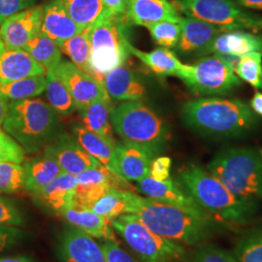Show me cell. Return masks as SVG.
I'll use <instances>...</instances> for the list:
<instances>
[{"instance_id":"obj_51","label":"cell","mask_w":262,"mask_h":262,"mask_svg":"<svg viewBox=\"0 0 262 262\" xmlns=\"http://www.w3.org/2000/svg\"><path fill=\"white\" fill-rule=\"evenodd\" d=\"M8 106H9L8 99L5 98L2 94H0V127L2 126L3 122L5 120L6 114L8 111Z\"/></svg>"},{"instance_id":"obj_26","label":"cell","mask_w":262,"mask_h":262,"mask_svg":"<svg viewBox=\"0 0 262 262\" xmlns=\"http://www.w3.org/2000/svg\"><path fill=\"white\" fill-rule=\"evenodd\" d=\"M72 133L76 140L94 159H96L105 168L111 171L120 179L117 164V143L90 131L84 125L77 124L72 127ZM125 181V180H123ZM127 182V181H126Z\"/></svg>"},{"instance_id":"obj_3","label":"cell","mask_w":262,"mask_h":262,"mask_svg":"<svg viewBox=\"0 0 262 262\" xmlns=\"http://www.w3.org/2000/svg\"><path fill=\"white\" fill-rule=\"evenodd\" d=\"M181 186L210 215L238 225L247 224L255 204L234 195L208 170L189 164L179 173Z\"/></svg>"},{"instance_id":"obj_42","label":"cell","mask_w":262,"mask_h":262,"mask_svg":"<svg viewBox=\"0 0 262 262\" xmlns=\"http://www.w3.org/2000/svg\"><path fill=\"white\" fill-rule=\"evenodd\" d=\"M27 223L21 208L12 199L0 194V225L24 226Z\"/></svg>"},{"instance_id":"obj_11","label":"cell","mask_w":262,"mask_h":262,"mask_svg":"<svg viewBox=\"0 0 262 262\" xmlns=\"http://www.w3.org/2000/svg\"><path fill=\"white\" fill-rule=\"evenodd\" d=\"M137 189L152 200L177 207L199 217L213 220L212 215L197 204L181 184L175 183L170 178L165 181H157L147 176L137 182Z\"/></svg>"},{"instance_id":"obj_27","label":"cell","mask_w":262,"mask_h":262,"mask_svg":"<svg viewBox=\"0 0 262 262\" xmlns=\"http://www.w3.org/2000/svg\"><path fill=\"white\" fill-rule=\"evenodd\" d=\"M26 170L25 190L30 194L52 183L62 171L55 156L44 149L43 154L24 164Z\"/></svg>"},{"instance_id":"obj_14","label":"cell","mask_w":262,"mask_h":262,"mask_svg":"<svg viewBox=\"0 0 262 262\" xmlns=\"http://www.w3.org/2000/svg\"><path fill=\"white\" fill-rule=\"evenodd\" d=\"M44 6H33L12 15L0 25V37L10 48L21 49L41 31Z\"/></svg>"},{"instance_id":"obj_9","label":"cell","mask_w":262,"mask_h":262,"mask_svg":"<svg viewBox=\"0 0 262 262\" xmlns=\"http://www.w3.org/2000/svg\"><path fill=\"white\" fill-rule=\"evenodd\" d=\"M178 78L190 92L204 96L230 94L242 84L232 61L221 55L202 56L192 64H185Z\"/></svg>"},{"instance_id":"obj_33","label":"cell","mask_w":262,"mask_h":262,"mask_svg":"<svg viewBox=\"0 0 262 262\" xmlns=\"http://www.w3.org/2000/svg\"><path fill=\"white\" fill-rule=\"evenodd\" d=\"M70 17L81 28L92 27L104 18L102 0H60Z\"/></svg>"},{"instance_id":"obj_36","label":"cell","mask_w":262,"mask_h":262,"mask_svg":"<svg viewBox=\"0 0 262 262\" xmlns=\"http://www.w3.org/2000/svg\"><path fill=\"white\" fill-rule=\"evenodd\" d=\"M234 69L241 81L257 90H262V52H253L240 56Z\"/></svg>"},{"instance_id":"obj_41","label":"cell","mask_w":262,"mask_h":262,"mask_svg":"<svg viewBox=\"0 0 262 262\" xmlns=\"http://www.w3.org/2000/svg\"><path fill=\"white\" fill-rule=\"evenodd\" d=\"M26 151L17 141L0 127V162L23 164Z\"/></svg>"},{"instance_id":"obj_34","label":"cell","mask_w":262,"mask_h":262,"mask_svg":"<svg viewBox=\"0 0 262 262\" xmlns=\"http://www.w3.org/2000/svg\"><path fill=\"white\" fill-rule=\"evenodd\" d=\"M46 79L47 88L45 92L47 94L49 105L55 110V112L63 116H68L75 112L77 107L71 94L53 70L46 72Z\"/></svg>"},{"instance_id":"obj_40","label":"cell","mask_w":262,"mask_h":262,"mask_svg":"<svg viewBox=\"0 0 262 262\" xmlns=\"http://www.w3.org/2000/svg\"><path fill=\"white\" fill-rule=\"evenodd\" d=\"M186 262H238L234 253L215 245L199 246Z\"/></svg>"},{"instance_id":"obj_50","label":"cell","mask_w":262,"mask_h":262,"mask_svg":"<svg viewBox=\"0 0 262 262\" xmlns=\"http://www.w3.org/2000/svg\"><path fill=\"white\" fill-rule=\"evenodd\" d=\"M237 3L245 8L262 10V0H237Z\"/></svg>"},{"instance_id":"obj_47","label":"cell","mask_w":262,"mask_h":262,"mask_svg":"<svg viewBox=\"0 0 262 262\" xmlns=\"http://www.w3.org/2000/svg\"><path fill=\"white\" fill-rule=\"evenodd\" d=\"M128 2L129 0H102L104 7L103 19L125 16Z\"/></svg>"},{"instance_id":"obj_32","label":"cell","mask_w":262,"mask_h":262,"mask_svg":"<svg viewBox=\"0 0 262 262\" xmlns=\"http://www.w3.org/2000/svg\"><path fill=\"white\" fill-rule=\"evenodd\" d=\"M46 76H28L0 84V94L8 100H24L39 96L46 91Z\"/></svg>"},{"instance_id":"obj_19","label":"cell","mask_w":262,"mask_h":262,"mask_svg":"<svg viewBox=\"0 0 262 262\" xmlns=\"http://www.w3.org/2000/svg\"><path fill=\"white\" fill-rule=\"evenodd\" d=\"M253 52H262V36L245 30H227L215 36L196 56L221 55L240 57Z\"/></svg>"},{"instance_id":"obj_29","label":"cell","mask_w":262,"mask_h":262,"mask_svg":"<svg viewBox=\"0 0 262 262\" xmlns=\"http://www.w3.org/2000/svg\"><path fill=\"white\" fill-rule=\"evenodd\" d=\"M112 106L110 98L97 99L84 106L79 110L84 126L90 131L115 141L113 136V126L111 123Z\"/></svg>"},{"instance_id":"obj_23","label":"cell","mask_w":262,"mask_h":262,"mask_svg":"<svg viewBox=\"0 0 262 262\" xmlns=\"http://www.w3.org/2000/svg\"><path fill=\"white\" fill-rule=\"evenodd\" d=\"M181 35L176 51L181 55H195L219 34L227 31L212 24L190 17L183 18L180 23Z\"/></svg>"},{"instance_id":"obj_25","label":"cell","mask_w":262,"mask_h":262,"mask_svg":"<svg viewBox=\"0 0 262 262\" xmlns=\"http://www.w3.org/2000/svg\"><path fill=\"white\" fill-rule=\"evenodd\" d=\"M58 216L67 225L82 230L94 239L118 241L111 222L89 208L73 205L62 211Z\"/></svg>"},{"instance_id":"obj_10","label":"cell","mask_w":262,"mask_h":262,"mask_svg":"<svg viewBox=\"0 0 262 262\" xmlns=\"http://www.w3.org/2000/svg\"><path fill=\"white\" fill-rule=\"evenodd\" d=\"M172 3L186 17L225 30L262 32V16L244 10L233 0H173Z\"/></svg>"},{"instance_id":"obj_43","label":"cell","mask_w":262,"mask_h":262,"mask_svg":"<svg viewBox=\"0 0 262 262\" xmlns=\"http://www.w3.org/2000/svg\"><path fill=\"white\" fill-rule=\"evenodd\" d=\"M100 246L107 262H140L122 248L119 241L102 240Z\"/></svg>"},{"instance_id":"obj_52","label":"cell","mask_w":262,"mask_h":262,"mask_svg":"<svg viewBox=\"0 0 262 262\" xmlns=\"http://www.w3.org/2000/svg\"><path fill=\"white\" fill-rule=\"evenodd\" d=\"M259 154H260V156H261L262 158V150H259Z\"/></svg>"},{"instance_id":"obj_1","label":"cell","mask_w":262,"mask_h":262,"mask_svg":"<svg viewBox=\"0 0 262 262\" xmlns=\"http://www.w3.org/2000/svg\"><path fill=\"white\" fill-rule=\"evenodd\" d=\"M126 214L137 216L152 232L173 242L197 246L215 231L211 219L199 217L186 211L125 190Z\"/></svg>"},{"instance_id":"obj_44","label":"cell","mask_w":262,"mask_h":262,"mask_svg":"<svg viewBox=\"0 0 262 262\" xmlns=\"http://www.w3.org/2000/svg\"><path fill=\"white\" fill-rule=\"evenodd\" d=\"M26 238V232L19 226L0 225V253L17 246Z\"/></svg>"},{"instance_id":"obj_45","label":"cell","mask_w":262,"mask_h":262,"mask_svg":"<svg viewBox=\"0 0 262 262\" xmlns=\"http://www.w3.org/2000/svg\"><path fill=\"white\" fill-rule=\"evenodd\" d=\"M35 1L36 0H0V25L12 15L35 6Z\"/></svg>"},{"instance_id":"obj_39","label":"cell","mask_w":262,"mask_h":262,"mask_svg":"<svg viewBox=\"0 0 262 262\" xmlns=\"http://www.w3.org/2000/svg\"><path fill=\"white\" fill-rule=\"evenodd\" d=\"M151 39L160 47L166 49L176 48L181 35L180 23L159 21L146 27Z\"/></svg>"},{"instance_id":"obj_38","label":"cell","mask_w":262,"mask_h":262,"mask_svg":"<svg viewBox=\"0 0 262 262\" xmlns=\"http://www.w3.org/2000/svg\"><path fill=\"white\" fill-rule=\"evenodd\" d=\"M233 253L238 262H262V228L242 237Z\"/></svg>"},{"instance_id":"obj_13","label":"cell","mask_w":262,"mask_h":262,"mask_svg":"<svg viewBox=\"0 0 262 262\" xmlns=\"http://www.w3.org/2000/svg\"><path fill=\"white\" fill-rule=\"evenodd\" d=\"M53 71L69 91L78 111L94 100L110 98L101 82L70 61L61 60Z\"/></svg>"},{"instance_id":"obj_16","label":"cell","mask_w":262,"mask_h":262,"mask_svg":"<svg viewBox=\"0 0 262 262\" xmlns=\"http://www.w3.org/2000/svg\"><path fill=\"white\" fill-rule=\"evenodd\" d=\"M46 148L55 156L63 173L77 176L85 170L101 165L84 150L74 136L67 133H59Z\"/></svg>"},{"instance_id":"obj_20","label":"cell","mask_w":262,"mask_h":262,"mask_svg":"<svg viewBox=\"0 0 262 262\" xmlns=\"http://www.w3.org/2000/svg\"><path fill=\"white\" fill-rule=\"evenodd\" d=\"M46 76V70L21 49L10 48L0 37V84L25 77Z\"/></svg>"},{"instance_id":"obj_22","label":"cell","mask_w":262,"mask_h":262,"mask_svg":"<svg viewBox=\"0 0 262 262\" xmlns=\"http://www.w3.org/2000/svg\"><path fill=\"white\" fill-rule=\"evenodd\" d=\"M125 16L130 24L145 28L159 21L181 23L183 19L168 0H129Z\"/></svg>"},{"instance_id":"obj_46","label":"cell","mask_w":262,"mask_h":262,"mask_svg":"<svg viewBox=\"0 0 262 262\" xmlns=\"http://www.w3.org/2000/svg\"><path fill=\"white\" fill-rule=\"evenodd\" d=\"M172 160L168 157H157L151 161L149 176L157 181H165L170 178Z\"/></svg>"},{"instance_id":"obj_6","label":"cell","mask_w":262,"mask_h":262,"mask_svg":"<svg viewBox=\"0 0 262 262\" xmlns=\"http://www.w3.org/2000/svg\"><path fill=\"white\" fill-rule=\"evenodd\" d=\"M111 123L122 141L160 152L170 138L168 125L142 100L123 101L113 107Z\"/></svg>"},{"instance_id":"obj_7","label":"cell","mask_w":262,"mask_h":262,"mask_svg":"<svg viewBox=\"0 0 262 262\" xmlns=\"http://www.w3.org/2000/svg\"><path fill=\"white\" fill-rule=\"evenodd\" d=\"M130 25L126 16H119L100 19L90 27L91 64L99 82L114 68L124 64L131 55Z\"/></svg>"},{"instance_id":"obj_18","label":"cell","mask_w":262,"mask_h":262,"mask_svg":"<svg viewBox=\"0 0 262 262\" xmlns=\"http://www.w3.org/2000/svg\"><path fill=\"white\" fill-rule=\"evenodd\" d=\"M76 186V176L62 172L52 183L31 193V196L38 206L58 216L62 211L75 205Z\"/></svg>"},{"instance_id":"obj_21","label":"cell","mask_w":262,"mask_h":262,"mask_svg":"<svg viewBox=\"0 0 262 262\" xmlns=\"http://www.w3.org/2000/svg\"><path fill=\"white\" fill-rule=\"evenodd\" d=\"M101 84L110 98L122 102L142 100L147 93L143 81L124 64L104 76Z\"/></svg>"},{"instance_id":"obj_5","label":"cell","mask_w":262,"mask_h":262,"mask_svg":"<svg viewBox=\"0 0 262 262\" xmlns=\"http://www.w3.org/2000/svg\"><path fill=\"white\" fill-rule=\"evenodd\" d=\"M207 170L236 196L253 202L262 198V158L253 149L221 150Z\"/></svg>"},{"instance_id":"obj_31","label":"cell","mask_w":262,"mask_h":262,"mask_svg":"<svg viewBox=\"0 0 262 262\" xmlns=\"http://www.w3.org/2000/svg\"><path fill=\"white\" fill-rule=\"evenodd\" d=\"M89 32L90 27L84 28L73 37L69 38L58 47L61 53H64L79 69L95 78L91 64V43Z\"/></svg>"},{"instance_id":"obj_17","label":"cell","mask_w":262,"mask_h":262,"mask_svg":"<svg viewBox=\"0 0 262 262\" xmlns=\"http://www.w3.org/2000/svg\"><path fill=\"white\" fill-rule=\"evenodd\" d=\"M160 151L122 141L117 144V164L120 176L127 182H139L150 174L151 161Z\"/></svg>"},{"instance_id":"obj_35","label":"cell","mask_w":262,"mask_h":262,"mask_svg":"<svg viewBox=\"0 0 262 262\" xmlns=\"http://www.w3.org/2000/svg\"><path fill=\"white\" fill-rule=\"evenodd\" d=\"M94 213L102 215L112 223L118 216L126 214L125 190L112 187L99 197L89 208Z\"/></svg>"},{"instance_id":"obj_30","label":"cell","mask_w":262,"mask_h":262,"mask_svg":"<svg viewBox=\"0 0 262 262\" xmlns=\"http://www.w3.org/2000/svg\"><path fill=\"white\" fill-rule=\"evenodd\" d=\"M36 62L47 71L55 70L60 63L61 51L55 41L44 35L41 31L23 48Z\"/></svg>"},{"instance_id":"obj_28","label":"cell","mask_w":262,"mask_h":262,"mask_svg":"<svg viewBox=\"0 0 262 262\" xmlns=\"http://www.w3.org/2000/svg\"><path fill=\"white\" fill-rule=\"evenodd\" d=\"M129 52L159 76L178 77L185 66L173 52L166 48L160 47L151 52H143L130 44Z\"/></svg>"},{"instance_id":"obj_2","label":"cell","mask_w":262,"mask_h":262,"mask_svg":"<svg viewBox=\"0 0 262 262\" xmlns=\"http://www.w3.org/2000/svg\"><path fill=\"white\" fill-rule=\"evenodd\" d=\"M183 121L190 129L212 137H238L258 122L250 105L240 99L203 97L183 106Z\"/></svg>"},{"instance_id":"obj_48","label":"cell","mask_w":262,"mask_h":262,"mask_svg":"<svg viewBox=\"0 0 262 262\" xmlns=\"http://www.w3.org/2000/svg\"><path fill=\"white\" fill-rule=\"evenodd\" d=\"M0 262H36L34 257L28 254H16L9 256H0Z\"/></svg>"},{"instance_id":"obj_24","label":"cell","mask_w":262,"mask_h":262,"mask_svg":"<svg viewBox=\"0 0 262 262\" xmlns=\"http://www.w3.org/2000/svg\"><path fill=\"white\" fill-rule=\"evenodd\" d=\"M83 29L70 17L60 0H50L44 6L41 32L58 46Z\"/></svg>"},{"instance_id":"obj_49","label":"cell","mask_w":262,"mask_h":262,"mask_svg":"<svg viewBox=\"0 0 262 262\" xmlns=\"http://www.w3.org/2000/svg\"><path fill=\"white\" fill-rule=\"evenodd\" d=\"M250 107L256 115L262 116V93H255L251 100Z\"/></svg>"},{"instance_id":"obj_4","label":"cell","mask_w":262,"mask_h":262,"mask_svg":"<svg viewBox=\"0 0 262 262\" xmlns=\"http://www.w3.org/2000/svg\"><path fill=\"white\" fill-rule=\"evenodd\" d=\"M2 126L28 154L44 150L59 134L56 113L39 98L9 102Z\"/></svg>"},{"instance_id":"obj_37","label":"cell","mask_w":262,"mask_h":262,"mask_svg":"<svg viewBox=\"0 0 262 262\" xmlns=\"http://www.w3.org/2000/svg\"><path fill=\"white\" fill-rule=\"evenodd\" d=\"M26 170L24 164L0 162V194H14L25 189Z\"/></svg>"},{"instance_id":"obj_15","label":"cell","mask_w":262,"mask_h":262,"mask_svg":"<svg viewBox=\"0 0 262 262\" xmlns=\"http://www.w3.org/2000/svg\"><path fill=\"white\" fill-rule=\"evenodd\" d=\"M75 191V205L90 208L99 197L112 188L129 187L128 182L114 175L102 165L78 174Z\"/></svg>"},{"instance_id":"obj_12","label":"cell","mask_w":262,"mask_h":262,"mask_svg":"<svg viewBox=\"0 0 262 262\" xmlns=\"http://www.w3.org/2000/svg\"><path fill=\"white\" fill-rule=\"evenodd\" d=\"M56 254L59 262H107L94 237L69 225L57 236Z\"/></svg>"},{"instance_id":"obj_8","label":"cell","mask_w":262,"mask_h":262,"mask_svg":"<svg viewBox=\"0 0 262 262\" xmlns=\"http://www.w3.org/2000/svg\"><path fill=\"white\" fill-rule=\"evenodd\" d=\"M116 234L130 249L141 262H186L187 252L181 244L173 242L150 230L132 214L114 220Z\"/></svg>"}]
</instances>
